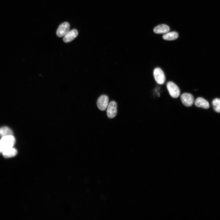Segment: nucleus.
<instances>
[{
	"label": "nucleus",
	"mask_w": 220,
	"mask_h": 220,
	"mask_svg": "<svg viewBox=\"0 0 220 220\" xmlns=\"http://www.w3.org/2000/svg\"><path fill=\"white\" fill-rule=\"evenodd\" d=\"M167 88L170 96L173 98H176L180 94V90L178 86L173 82L170 81L167 84Z\"/></svg>",
	"instance_id": "1"
},
{
	"label": "nucleus",
	"mask_w": 220,
	"mask_h": 220,
	"mask_svg": "<svg viewBox=\"0 0 220 220\" xmlns=\"http://www.w3.org/2000/svg\"><path fill=\"white\" fill-rule=\"evenodd\" d=\"M0 141L3 150L5 148L13 147L15 142V139L13 135H8L2 137Z\"/></svg>",
	"instance_id": "2"
},
{
	"label": "nucleus",
	"mask_w": 220,
	"mask_h": 220,
	"mask_svg": "<svg viewBox=\"0 0 220 220\" xmlns=\"http://www.w3.org/2000/svg\"><path fill=\"white\" fill-rule=\"evenodd\" d=\"M153 74L154 79L157 83L163 84L164 83L165 80V75L160 68H156L154 70Z\"/></svg>",
	"instance_id": "3"
},
{
	"label": "nucleus",
	"mask_w": 220,
	"mask_h": 220,
	"mask_svg": "<svg viewBox=\"0 0 220 220\" xmlns=\"http://www.w3.org/2000/svg\"><path fill=\"white\" fill-rule=\"evenodd\" d=\"M117 112V105L114 101H111L107 107V114L109 118H112L116 116Z\"/></svg>",
	"instance_id": "4"
},
{
	"label": "nucleus",
	"mask_w": 220,
	"mask_h": 220,
	"mask_svg": "<svg viewBox=\"0 0 220 220\" xmlns=\"http://www.w3.org/2000/svg\"><path fill=\"white\" fill-rule=\"evenodd\" d=\"M70 25L67 22L61 24L58 27L56 32V34L59 37L64 36L69 31Z\"/></svg>",
	"instance_id": "5"
},
{
	"label": "nucleus",
	"mask_w": 220,
	"mask_h": 220,
	"mask_svg": "<svg viewBox=\"0 0 220 220\" xmlns=\"http://www.w3.org/2000/svg\"><path fill=\"white\" fill-rule=\"evenodd\" d=\"M108 97L105 95L100 96L97 101V105L98 108L101 111H104L107 108L108 104Z\"/></svg>",
	"instance_id": "6"
},
{
	"label": "nucleus",
	"mask_w": 220,
	"mask_h": 220,
	"mask_svg": "<svg viewBox=\"0 0 220 220\" xmlns=\"http://www.w3.org/2000/svg\"><path fill=\"white\" fill-rule=\"evenodd\" d=\"M181 100L183 104L187 107L192 106L194 102V99L193 95L188 93L183 94L181 95Z\"/></svg>",
	"instance_id": "7"
},
{
	"label": "nucleus",
	"mask_w": 220,
	"mask_h": 220,
	"mask_svg": "<svg viewBox=\"0 0 220 220\" xmlns=\"http://www.w3.org/2000/svg\"><path fill=\"white\" fill-rule=\"evenodd\" d=\"M78 32L75 29L69 31L64 36V42L65 43L70 42L75 39L77 36Z\"/></svg>",
	"instance_id": "8"
},
{
	"label": "nucleus",
	"mask_w": 220,
	"mask_h": 220,
	"mask_svg": "<svg viewBox=\"0 0 220 220\" xmlns=\"http://www.w3.org/2000/svg\"><path fill=\"white\" fill-rule=\"evenodd\" d=\"M2 152L5 157L9 158L15 156L17 152L15 148L12 147L4 148Z\"/></svg>",
	"instance_id": "9"
},
{
	"label": "nucleus",
	"mask_w": 220,
	"mask_h": 220,
	"mask_svg": "<svg viewBox=\"0 0 220 220\" xmlns=\"http://www.w3.org/2000/svg\"><path fill=\"white\" fill-rule=\"evenodd\" d=\"M194 103L197 107L204 109H208L210 107L209 102L206 100L201 97H198L195 100Z\"/></svg>",
	"instance_id": "10"
},
{
	"label": "nucleus",
	"mask_w": 220,
	"mask_h": 220,
	"mask_svg": "<svg viewBox=\"0 0 220 220\" xmlns=\"http://www.w3.org/2000/svg\"><path fill=\"white\" fill-rule=\"evenodd\" d=\"M169 27L164 24H160L156 27L153 29V31L156 34L166 33L170 30Z\"/></svg>",
	"instance_id": "11"
},
{
	"label": "nucleus",
	"mask_w": 220,
	"mask_h": 220,
	"mask_svg": "<svg viewBox=\"0 0 220 220\" xmlns=\"http://www.w3.org/2000/svg\"><path fill=\"white\" fill-rule=\"evenodd\" d=\"M178 33L176 31L167 32L163 36V38L166 40H174L178 38Z\"/></svg>",
	"instance_id": "12"
},
{
	"label": "nucleus",
	"mask_w": 220,
	"mask_h": 220,
	"mask_svg": "<svg viewBox=\"0 0 220 220\" xmlns=\"http://www.w3.org/2000/svg\"><path fill=\"white\" fill-rule=\"evenodd\" d=\"M0 134L2 137L13 135V132L9 127H4L0 129Z\"/></svg>",
	"instance_id": "13"
},
{
	"label": "nucleus",
	"mask_w": 220,
	"mask_h": 220,
	"mask_svg": "<svg viewBox=\"0 0 220 220\" xmlns=\"http://www.w3.org/2000/svg\"><path fill=\"white\" fill-rule=\"evenodd\" d=\"M212 105L214 110L216 112L220 113V98H216L212 101Z\"/></svg>",
	"instance_id": "14"
},
{
	"label": "nucleus",
	"mask_w": 220,
	"mask_h": 220,
	"mask_svg": "<svg viewBox=\"0 0 220 220\" xmlns=\"http://www.w3.org/2000/svg\"><path fill=\"white\" fill-rule=\"evenodd\" d=\"M3 148L0 141V152H2L3 150Z\"/></svg>",
	"instance_id": "15"
}]
</instances>
